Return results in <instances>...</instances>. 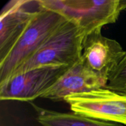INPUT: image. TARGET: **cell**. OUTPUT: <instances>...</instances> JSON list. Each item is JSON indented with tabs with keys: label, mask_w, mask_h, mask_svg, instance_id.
<instances>
[{
	"label": "cell",
	"mask_w": 126,
	"mask_h": 126,
	"mask_svg": "<svg viewBox=\"0 0 126 126\" xmlns=\"http://www.w3.org/2000/svg\"><path fill=\"white\" fill-rule=\"evenodd\" d=\"M37 121L43 126H123L120 124L97 120L75 113H62L41 108L30 102Z\"/></svg>",
	"instance_id": "obj_9"
},
{
	"label": "cell",
	"mask_w": 126,
	"mask_h": 126,
	"mask_svg": "<svg viewBox=\"0 0 126 126\" xmlns=\"http://www.w3.org/2000/svg\"><path fill=\"white\" fill-rule=\"evenodd\" d=\"M108 82V80L89 68L81 59L41 98L54 102L64 101L71 95L106 87Z\"/></svg>",
	"instance_id": "obj_8"
},
{
	"label": "cell",
	"mask_w": 126,
	"mask_h": 126,
	"mask_svg": "<svg viewBox=\"0 0 126 126\" xmlns=\"http://www.w3.org/2000/svg\"><path fill=\"white\" fill-rule=\"evenodd\" d=\"M97 30L84 37L81 59L89 69L108 81L125 56L126 51L115 39Z\"/></svg>",
	"instance_id": "obj_6"
},
{
	"label": "cell",
	"mask_w": 126,
	"mask_h": 126,
	"mask_svg": "<svg viewBox=\"0 0 126 126\" xmlns=\"http://www.w3.org/2000/svg\"><path fill=\"white\" fill-rule=\"evenodd\" d=\"M41 9L39 0H11L2 7L0 13V61Z\"/></svg>",
	"instance_id": "obj_7"
},
{
	"label": "cell",
	"mask_w": 126,
	"mask_h": 126,
	"mask_svg": "<svg viewBox=\"0 0 126 126\" xmlns=\"http://www.w3.org/2000/svg\"></svg>",
	"instance_id": "obj_12"
},
{
	"label": "cell",
	"mask_w": 126,
	"mask_h": 126,
	"mask_svg": "<svg viewBox=\"0 0 126 126\" xmlns=\"http://www.w3.org/2000/svg\"><path fill=\"white\" fill-rule=\"evenodd\" d=\"M42 7L55 11L83 31L85 36L114 23L126 10V0H39Z\"/></svg>",
	"instance_id": "obj_2"
},
{
	"label": "cell",
	"mask_w": 126,
	"mask_h": 126,
	"mask_svg": "<svg viewBox=\"0 0 126 126\" xmlns=\"http://www.w3.org/2000/svg\"><path fill=\"white\" fill-rule=\"evenodd\" d=\"M64 101L73 113L126 125V95L103 87L68 96Z\"/></svg>",
	"instance_id": "obj_4"
},
{
	"label": "cell",
	"mask_w": 126,
	"mask_h": 126,
	"mask_svg": "<svg viewBox=\"0 0 126 126\" xmlns=\"http://www.w3.org/2000/svg\"><path fill=\"white\" fill-rule=\"evenodd\" d=\"M119 92V93H121V94H123L126 95V86H125L124 88L122 89L120 91H119V92Z\"/></svg>",
	"instance_id": "obj_11"
},
{
	"label": "cell",
	"mask_w": 126,
	"mask_h": 126,
	"mask_svg": "<svg viewBox=\"0 0 126 126\" xmlns=\"http://www.w3.org/2000/svg\"><path fill=\"white\" fill-rule=\"evenodd\" d=\"M126 86V54L116 70L110 77L107 88L119 92Z\"/></svg>",
	"instance_id": "obj_10"
},
{
	"label": "cell",
	"mask_w": 126,
	"mask_h": 126,
	"mask_svg": "<svg viewBox=\"0 0 126 126\" xmlns=\"http://www.w3.org/2000/svg\"><path fill=\"white\" fill-rule=\"evenodd\" d=\"M69 66H46L16 75L0 83V100L29 102L41 98Z\"/></svg>",
	"instance_id": "obj_5"
},
{
	"label": "cell",
	"mask_w": 126,
	"mask_h": 126,
	"mask_svg": "<svg viewBox=\"0 0 126 126\" xmlns=\"http://www.w3.org/2000/svg\"><path fill=\"white\" fill-rule=\"evenodd\" d=\"M84 37L81 28L73 22L66 21L32 56L15 70L10 78L43 66L71 67L81 60Z\"/></svg>",
	"instance_id": "obj_1"
},
{
	"label": "cell",
	"mask_w": 126,
	"mask_h": 126,
	"mask_svg": "<svg viewBox=\"0 0 126 126\" xmlns=\"http://www.w3.org/2000/svg\"><path fill=\"white\" fill-rule=\"evenodd\" d=\"M66 21L60 14L42 7L6 57L0 61V83L10 78Z\"/></svg>",
	"instance_id": "obj_3"
}]
</instances>
